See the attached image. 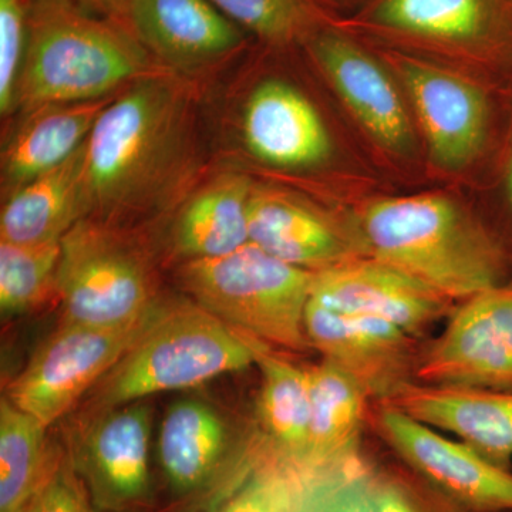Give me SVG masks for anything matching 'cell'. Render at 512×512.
I'll list each match as a JSON object with an SVG mask.
<instances>
[{"label": "cell", "mask_w": 512, "mask_h": 512, "mask_svg": "<svg viewBox=\"0 0 512 512\" xmlns=\"http://www.w3.org/2000/svg\"><path fill=\"white\" fill-rule=\"evenodd\" d=\"M367 254L460 303L512 278V259L463 188L377 191L349 208Z\"/></svg>", "instance_id": "1"}, {"label": "cell", "mask_w": 512, "mask_h": 512, "mask_svg": "<svg viewBox=\"0 0 512 512\" xmlns=\"http://www.w3.org/2000/svg\"><path fill=\"white\" fill-rule=\"evenodd\" d=\"M191 116L187 87L167 73L117 94L86 141V218L114 225L167 200L188 174Z\"/></svg>", "instance_id": "2"}, {"label": "cell", "mask_w": 512, "mask_h": 512, "mask_svg": "<svg viewBox=\"0 0 512 512\" xmlns=\"http://www.w3.org/2000/svg\"><path fill=\"white\" fill-rule=\"evenodd\" d=\"M25 62L15 110L101 99L165 73L146 47L114 23L94 18L72 0H32Z\"/></svg>", "instance_id": "3"}, {"label": "cell", "mask_w": 512, "mask_h": 512, "mask_svg": "<svg viewBox=\"0 0 512 512\" xmlns=\"http://www.w3.org/2000/svg\"><path fill=\"white\" fill-rule=\"evenodd\" d=\"M338 22L306 40V55L377 177L394 191L430 187L419 128L399 80Z\"/></svg>", "instance_id": "4"}, {"label": "cell", "mask_w": 512, "mask_h": 512, "mask_svg": "<svg viewBox=\"0 0 512 512\" xmlns=\"http://www.w3.org/2000/svg\"><path fill=\"white\" fill-rule=\"evenodd\" d=\"M338 25L367 45L427 57L505 89L512 0H366Z\"/></svg>", "instance_id": "5"}, {"label": "cell", "mask_w": 512, "mask_h": 512, "mask_svg": "<svg viewBox=\"0 0 512 512\" xmlns=\"http://www.w3.org/2000/svg\"><path fill=\"white\" fill-rule=\"evenodd\" d=\"M369 46L392 70L412 107L430 187L468 190L493 154L505 89L427 57Z\"/></svg>", "instance_id": "6"}, {"label": "cell", "mask_w": 512, "mask_h": 512, "mask_svg": "<svg viewBox=\"0 0 512 512\" xmlns=\"http://www.w3.org/2000/svg\"><path fill=\"white\" fill-rule=\"evenodd\" d=\"M251 365L254 355L238 330L195 302H165L160 318L90 390L87 416L191 389Z\"/></svg>", "instance_id": "7"}, {"label": "cell", "mask_w": 512, "mask_h": 512, "mask_svg": "<svg viewBox=\"0 0 512 512\" xmlns=\"http://www.w3.org/2000/svg\"><path fill=\"white\" fill-rule=\"evenodd\" d=\"M313 275L252 242L220 258L183 262L177 269L178 285L192 302L271 349L295 353L312 349L305 312Z\"/></svg>", "instance_id": "8"}, {"label": "cell", "mask_w": 512, "mask_h": 512, "mask_svg": "<svg viewBox=\"0 0 512 512\" xmlns=\"http://www.w3.org/2000/svg\"><path fill=\"white\" fill-rule=\"evenodd\" d=\"M57 296L63 322L121 326L157 302L150 262L119 228L84 220L60 241Z\"/></svg>", "instance_id": "9"}, {"label": "cell", "mask_w": 512, "mask_h": 512, "mask_svg": "<svg viewBox=\"0 0 512 512\" xmlns=\"http://www.w3.org/2000/svg\"><path fill=\"white\" fill-rule=\"evenodd\" d=\"M164 306L157 299L144 315L121 326L62 322L9 384L6 399L49 429L136 345Z\"/></svg>", "instance_id": "10"}, {"label": "cell", "mask_w": 512, "mask_h": 512, "mask_svg": "<svg viewBox=\"0 0 512 512\" xmlns=\"http://www.w3.org/2000/svg\"><path fill=\"white\" fill-rule=\"evenodd\" d=\"M416 383L512 390V278L457 303L423 345Z\"/></svg>", "instance_id": "11"}, {"label": "cell", "mask_w": 512, "mask_h": 512, "mask_svg": "<svg viewBox=\"0 0 512 512\" xmlns=\"http://www.w3.org/2000/svg\"><path fill=\"white\" fill-rule=\"evenodd\" d=\"M373 421L404 463L458 510L512 512V470L389 404L375 403Z\"/></svg>", "instance_id": "12"}, {"label": "cell", "mask_w": 512, "mask_h": 512, "mask_svg": "<svg viewBox=\"0 0 512 512\" xmlns=\"http://www.w3.org/2000/svg\"><path fill=\"white\" fill-rule=\"evenodd\" d=\"M248 228L249 242L306 271L369 255L348 210L316 205L272 185L254 184Z\"/></svg>", "instance_id": "13"}, {"label": "cell", "mask_w": 512, "mask_h": 512, "mask_svg": "<svg viewBox=\"0 0 512 512\" xmlns=\"http://www.w3.org/2000/svg\"><path fill=\"white\" fill-rule=\"evenodd\" d=\"M305 329L313 350L346 373L375 403L416 383L420 339L387 320L330 311L309 299Z\"/></svg>", "instance_id": "14"}, {"label": "cell", "mask_w": 512, "mask_h": 512, "mask_svg": "<svg viewBox=\"0 0 512 512\" xmlns=\"http://www.w3.org/2000/svg\"><path fill=\"white\" fill-rule=\"evenodd\" d=\"M311 301L346 315L387 320L420 339L456 303L375 256H359L315 272Z\"/></svg>", "instance_id": "15"}, {"label": "cell", "mask_w": 512, "mask_h": 512, "mask_svg": "<svg viewBox=\"0 0 512 512\" xmlns=\"http://www.w3.org/2000/svg\"><path fill=\"white\" fill-rule=\"evenodd\" d=\"M151 409L126 404L90 419L79 448V470L94 504L128 510L150 494Z\"/></svg>", "instance_id": "16"}, {"label": "cell", "mask_w": 512, "mask_h": 512, "mask_svg": "<svg viewBox=\"0 0 512 512\" xmlns=\"http://www.w3.org/2000/svg\"><path fill=\"white\" fill-rule=\"evenodd\" d=\"M512 470V390L410 383L386 402Z\"/></svg>", "instance_id": "17"}, {"label": "cell", "mask_w": 512, "mask_h": 512, "mask_svg": "<svg viewBox=\"0 0 512 512\" xmlns=\"http://www.w3.org/2000/svg\"><path fill=\"white\" fill-rule=\"evenodd\" d=\"M137 39L174 69L220 62L244 43L238 26L211 0H127Z\"/></svg>", "instance_id": "18"}, {"label": "cell", "mask_w": 512, "mask_h": 512, "mask_svg": "<svg viewBox=\"0 0 512 512\" xmlns=\"http://www.w3.org/2000/svg\"><path fill=\"white\" fill-rule=\"evenodd\" d=\"M119 93L96 100L49 104L23 114L3 147V197L69 160L86 143L101 113Z\"/></svg>", "instance_id": "19"}, {"label": "cell", "mask_w": 512, "mask_h": 512, "mask_svg": "<svg viewBox=\"0 0 512 512\" xmlns=\"http://www.w3.org/2000/svg\"><path fill=\"white\" fill-rule=\"evenodd\" d=\"M87 217L86 143L69 160L3 200L0 241L50 244Z\"/></svg>", "instance_id": "20"}, {"label": "cell", "mask_w": 512, "mask_h": 512, "mask_svg": "<svg viewBox=\"0 0 512 512\" xmlns=\"http://www.w3.org/2000/svg\"><path fill=\"white\" fill-rule=\"evenodd\" d=\"M239 332V330H238ZM255 365L261 370L258 420L264 433L266 456L274 458L303 477L308 458L311 399L306 367L295 365L278 350L247 333Z\"/></svg>", "instance_id": "21"}, {"label": "cell", "mask_w": 512, "mask_h": 512, "mask_svg": "<svg viewBox=\"0 0 512 512\" xmlns=\"http://www.w3.org/2000/svg\"><path fill=\"white\" fill-rule=\"evenodd\" d=\"M311 399L309 447L303 478L359 457L369 397L328 360L306 367Z\"/></svg>", "instance_id": "22"}, {"label": "cell", "mask_w": 512, "mask_h": 512, "mask_svg": "<svg viewBox=\"0 0 512 512\" xmlns=\"http://www.w3.org/2000/svg\"><path fill=\"white\" fill-rule=\"evenodd\" d=\"M254 184L248 175L228 173L192 195L171 231L174 254L183 262L220 258L247 245Z\"/></svg>", "instance_id": "23"}, {"label": "cell", "mask_w": 512, "mask_h": 512, "mask_svg": "<svg viewBox=\"0 0 512 512\" xmlns=\"http://www.w3.org/2000/svg\"><path fill=\"white\" fill-rule=\"evenodd\" d=\"M157 444L168 484L178 493H191L217 473L227 457L231 431L214 406L190 397L168 407Z\"/></svg>", "instance_id": "24"}, {"label": "cell", "mask_w": 512, "mask_h": 512, "mask_svg": "<svg viewBox=\"0 0 512 512\" xmlns=\"http://www.w3.org/2000/svg\"><path fill=\"white\" fill-rule=\"evenodd\" d=\"M47 427L18 409L0 402V512H22L55 473L62 457L47 443Z\"/></svg>", "instance_id": "25"}, {"label": "cell", "mask_w": 512, "mask_h": 512, "mask_svg": "<svg viewBox=\"0 0 512 512\" xmlns=\"http://www.w3.org/2000/svg\"><path fill=\"white\" fill-rule=\"evenodd\" d=\"M225 16L275 47L305 45L339 16L312 0H211Z\"/></svg>", "instance_id": "26"}, {"label": "cell", "mask_w": 512, "mask_h": 512, "mask_svg": "<svg viewBox=\"0 0 512 512\" xmlns=\"http://www.w3.org/2000/svg\"><path fill=\"white\" fill-rule=\"evenodd\" d=\"M60 241L19 245L0 241V311L22 315L57 296Z\"/></svg>", "instance_id": "27"}, {"label": "cell", "mask_w": 512, "mask_h": 512, "mask_svg": "<svg viewBox=\"0 0 512 512\" xmlns=\"http://www.w3.org/2000/svg\"><path fill=\"white\" fill-rule=\"evenodd\" d=\"M464 191L512 259V84L504 90L503 121L490 161Z\"/></svg>", "instance_id": "28"}, {"label": "cell", "mask_w": 512, "mask_h": 512, "mask_svg": "<svg viewBox=\"0 0 512 512\" xmlns=\"http://www.w3.org/2000/svg\"><path fill=\"white\" fill-rule=\"evenodd\" d=\"M377 473L362 457L303 478L296 512H373Z\"/></svg>", "instance_id": "29"}, {"label": "cell", "mask_w": 512, "mask_h": 512, "mask_svg": "<svg viewBox=\"0 0 512 512\" xmlns=\"http://www.w3.org/2000/svg\"><path fill=\"white\" fill-rule=\"evenodd\" d=\"M303 477L265 456L217 512H296Z\"/></svg>", "instance_id": "30"}, {"label": "cell", "mask_w": 512, "mask_h": 512, "mask_svg": "<svg viewBox=\"0 0 512 512\" xmlns=\"http://www.w3.org/2000/svg\"><path fill=\"white\" fill-rule=\"evenodd\" d=\"M28 40V13L22 0H0V111L15 110L16 90Z\"/></svg>", "instance_id": "31"}, {"label": "cell", "mask_w": 512, "mask_h": 512, "mask_svg": "<svg viewBox=\"0 0 512 512\" xmlns=\"http://www.w3.org/2000/svg\"><path fill=\"white\" fill-rule=\"evenodd\" d=\"M22 512H96L86 487L62 463Z\"/></svg>", "instance_id": "32"}, {"label": "cell", "mask_w": 512, "mask_h": 512, "mask_svg": "<svg viewBox=\"0 0 512 512\" xmlns=\"http://www.w3.org/2000/svg\"><path fill=\"white\" fill-rule=\"evenodd\" d=\"M454 507L434 493L423 494L416 485L399 477L377 474L375 510L373 512H458Z\"/></svg>", "instance_id": "33"}, {"label": "cell", "mask_w": 512, "mask_h": 512, "mask_svg": "<svg viewBox=\"0 0 512 512\" xmlns=\"http://www.w3.org/2000/svg\"><path fill=\"white\" fill-rule=\"evenodd\" d=\"M90 2H94V3H107V5H109V3L117 2V0H90Z\"/></svg>", "instance_id": "34"}, {"label": "cell", "mask_w": 512, "mask_h": 512, "mask_svg": "<svg viewBox=\"0 0 512 512\" xmlns=\"http://www.w3.org/2000/svg\"><path fill=\"white\" fill-rule=\"evenodd\" d=\"M458 512H463V511H458Z\"/></svg>", "instance_id": "35"}]
</instances>
